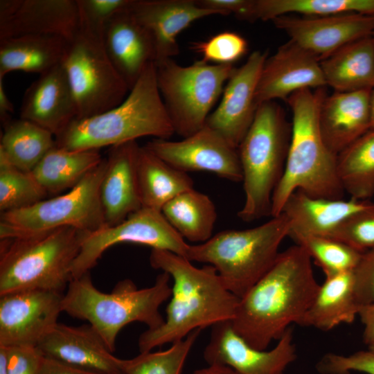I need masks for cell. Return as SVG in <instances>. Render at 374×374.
I'll use <instances>...</instances> for the list:
<instances>
[{"label":"cell","instance_id":"1","mask_svg":"<svg viewBox=\"0 0 374 374\" xmlns=\"http://www.w3.org/2000/svg\"><path fill=\"white\" fill-rule=\"evenodd\" d=\"M319 287L312 258L301 246H292L240 299L232 327L251 346L266 350L291 324H298Z\"/></svg>","mask_w":374,"mask_h":374},{"label":"cell","instance_id":"2","mask_svg":"<svg viewBox=\"0 0 374 374\" xmlns=\"http://www.w3.org/2000/svg\"><path fill=\"white\" fill-rule=\"evenodd\" d=\"M150 263L168 273L173 284L164 322L140 335V353L172 344L195 330L234 318L240 299L225 287L213 266L198 268L184 257L157 249H152Z\"/></svg>","mask_w":374,"mask_h":374},{"label":"cell","instance_id":"3","mask_svg":"<svg viewBox=\"0 0 374 374\" xmlns=\"http://www.w3.org/2000/svg\"><path fill=\"white\" fill-rule=\"evenodd\" d=\"M325 87L305 89L286 100L292 111L291 140L283 177L271 200V217L281 214L288 197L296 190L328 199H343L337 156L326 144L319 125V111Z\"/></svg>","mask_w":374,"mask_h":374},{"label":"cell","instance_id":"4","mask_svg":"<svg viewBox=\"0 0 374 374\" xmlns=\"http://www.w3.org/2000/svg\"><path fill=\"white\" fill-rule=\"evenodd\" d=\"M174 134L158 88L155 62H150L121 103L74 119L55 136V145L73 151L99 150L144 136L169 139Z\"/></svg>","mask_w":374,"mask_h":374},{"label":"cell","instance_id":"5","mask_svg":"<svg viewBox=\"0 0 374 374\" xmlns=\"http://www.w3.org/2000/svg\"><path fill=\"white\" fill-rule=\"evenodd\" d=\"M170 278L162 271L154 285L142 289L125 279L107 293L95 287L90 271L87 272L69 284L63 295L62 311L87 321L114 353L117 336L127 324L141 322L148 329H155L163 323L159 308L171 296Z\"/></svg>","mask_w":374,"mask_h":374},{"label":"cell","instance_id":"6","mask_svg":"<svg viewBox=\"0 0 374 374\" xmlns=\"http://www.w3.org/2000/svg\"><path fill=\"white\" fill-rule=\"evenodd\" d=\"M89 232L72 226L1 240L0 296L25 290L64 293Z\"/></svg>","mask_w":374,"mask_h":374},{"label":"cell","instance_id":"7","mask_svg":"<svg viewBox=\"0 0 374 374\" xmlns=\"http://www.w3.org/2000/svg\"><path fill=\"white\" fill-rule=\"evenodd\" d=\"M290 229L281 213L258 226L223 230L205 242L189 244L186 258L213 266L225 287L240 299L272 267Z\"/></svg>","mask_w":374,"mask_h":374},{"label":"cell","instance_id":"8","mask_svg":"<svg viewBox=\"0 0 374 374\" xmlns=\"http://www.w3.org/2000/svg\"><path fill=\"white\" fill-rule=\"evenodd\" d=\"M292 123L275 101L260 104L238 148L242 171L244 202L238 212L243 222L271 216L273 193L285 167Z\"/></svg>","mask_w":374,"mask_h":374},{"label":"cell","instance_id":"9","mask_svg":"<svg viewBox=\"0 0 374 374\" xmlns=\"http://www.w3.org/2000/svg\"><path fill=\"white\" fill-rule=\"evenodd\" d=\"M158 88L175 133L188 137L202 129L235 69L198 60L181 66L172 58L155 62Z\"/></svg>","mask_w":374,"mask_h":374},{"label":"cell","instance_id":"10","mask_svg":"<svg viewBox=\"0 0 374 374\" xmlns=\"http://www.w3.org/2000/svg\"><path fill=\"white\" fill-rule=\"evenodd\" d=\"M107 159L67 192L32 206L1 213L0 239L33 235L63 226L91 233L106 226L100 186Z\"/></svg>","mask_w":374,"mask_h":374},{"label":"cell","instance_id":"11","mask_svg":"<svg viewBox=\"0 0 374 374\" xmlns=\"http://www.w3.org/2000/svg\"><path fill=\"white\" fill-rule=\"evenodd\" d=\"M62 65L75 100L77 118L114 108L130 92L109 60L103 39L79 30L68 43Z\"/></svg>","mask_w":374,"mask_h":374},{"label":"cell","instance_id":"12","mask_svg":"<svg viewBox=\"0 0 374 374\" xmlns=\"http://www.w3.org/2000/svg\"><path fill=\"white\" fill-rule=\"evenodd\" d=\"M121 243L144 244L184 258L189 247L161 211L142 207L119 224L87 235L72 267L73 278L89 272L107 249Z\"/></svg>","mask_w":374,"mask_h":374},{"label":"cell","instance_id":"13","mask_svg":"<svg viewBox=\"0 0 374 374\" xmlns=\"http://www.w3.org/2000/svg\"><path fill=\"white\" fill-rule=\"evenodd\" d=\"M63 295L35 290L0 296V346L36 348L58 323Z\"/></svg>","mask_w":374,"mask_h":374},{"label":"cell","instance_id":"14","mask_svg":"<svg viewBox=\"0 0 374 374\" xmlns=\"http://www.w3.org/2000/svg\"><path fill=\"white\" fill-rule=\"evenodd\" d=\"M144 146L181 171L210 172L231 181H242L238 149L206 125L181 141L153 139Z\"/></svg>","mask_w":374,"mask_h":374},{"label":"cell","instance_id":"15","mask_svg":"<svg viewBox=\"0 0 374 374\" xmlns=\"http://www.w3.org/2000/svg\"><path fill=\"white\" fill-rule=\"evenodd\" d=\"M203 357L208 364H222L238 374H283L296 358L293 330L290 327L270 350L248 344L233 330L231 321L213 325Z\"/></svg>","mask_w":374,"mask_h":374},{"label":"cell","instance_id":"16","mask_svg":"<svg viewBox=\"0 0 374 374\" xmlns=\"http://www.w3.org/2000/svg\"><path fill=\"white\" fill-rule=\"evenodd\" d=\"M267 58V51H256L243 65L235 69L225 85L218 106L206 119L205 125L236 149L254 120L258 107L257 86Z\"/></svg>","mask_w":374,"mask_h":374},{"label":"cell","instance_id":"17","mask_svg":"<svg viewBox=\"0 0 374 374\" xmlns=\"http://www.w3.org/2000/svg\"><path fill=\"white\" fill-rule=\"evenodd\" d=\"M272 21L290 40L319 61L352 42L371 36L374 30V15L359 13L323 17L287 15Z\"/></svg>","mask_w":374,"mask_h":374},{"label":"cell","instance_id":"18","mask_svg":"<svg viewBox=\"0 0 374 374\" xmlns=\"http://www.w3.org/2000/svg\"><path fill=\"white\" fill-rule=\"evenodd\" d=\"M80 30L76 0H1L0 40L50 35L71 41Z\"/></svg>","mask_w":374,"mask_h":374},{"label":"cell","instance_id":"19","mask_svg":"<svg viewBox=\"0 0 374 374\" xmlns=\"http://www.w3.org/2000/svg\"><path fill=\"white\" fill-rule=\"evenodd\" d=\"M326 86L320 61L290 39L266 59L257 86L256 104L287 100L299 90Z\"/></svg>","mask_w":374,"mask_h":374},{"label":"cell","instance_id":"20","mask_svg":"<svg viewBox=\"0 0 374 374\" xmlns=\"http://www.w3.org/2000/svg\"><path fill=\"white\" fill-rule=\"evenodd\" d=\"M41 354L98 374H125L123 359L116 357L89 325L58 323L36 347Z\"/></svg>","mask_w":374,"mask_h":374},{"label":"cell","instance_id":"21","mask_svg":"<svg viewBox=\"0 0 374 374\" xmlns=\"http://www.w3.org/2000/svg\"><path fill=\"white\" fill-rule=\"evenodd\" d=\"M130 10L152 38L155 62L179 54L178 35L194 21L221 15L196 0H132Z\"/></svg>","mask_w":374,"mask_h":374},{"label":"cell","instance_id":"22","mask_svg":"<svg viewBox=\"0 0 374 374\" xmlns=\"http://www.w3.org/2000/svg\"><path fill=\"white\" fill-rule=\"evenodd\" d=\"M140 146L136 141L110 148L99 195L105 224L114 226L142 208L137 160Z\"/></svg>","mask_w":374,"mask_h":374},{"label":"cell","instance_id":"23","mask_svg":"<svg viewBox=\"0 0 374 374\" xmlns=\"http://www.w3.org/2000/svg\"><path fill=\"white\" fill-rule=\"evenodd\" d=\"M78 117L75 100L62 64L42 73L25 91L19 118L59 135Z\"/></svg>","mask_w":374,"mask_h":374},{"label":"cell","instance_id":"24","mask_svg":"<svg viewBox=\"0 0 374 374\" xmlns=\"http://www.w3.org/2000/svg\"><path fill=\"white\" fill-rule=\"evenodd\" d=\"M371 91H334L323 98L319 111V128L335 155L371 130Z\"/></svg>","mask_w":374,"mask_h":374},{"label":"cell","instance_id":"25","mask_svg":"<svg viewBox=\"0 0 374 374\" xmlns=\"http://www.w3.org/2000/svg\"><path fill=\"white\" fill-rule=\"evenodd\" d=\"M103 44L112 63L133 87L150 62H155L152 38L128 9L115 15L106 25Z\"/></svg>","mask_w":374,"mask_h":374},{"label":"cell","instance_id":"26","mask_svg":"<svg viewBox=\"0 0 374 374\" xmlns=\"http://www.w3.org/2000/svg\"><path fill=\"white\" fill-rule=\"evenodd\" d=\"M373 206L371 200L317 198L298 190L288 197L281 213L290 220V232L329 237L347 219Z\"/></svg>","mask_w":374,"mask_h":374},{"label":"cell","instance_id":"27","mask_svg":"<svg viewBox=\"0 0 374 374\" xmlns=\"http://www.w3.org/2000/svg\"><path fill=\"white\" fill-rule=\"evenodd\" d=\"M69 42L50 35H24L0 40V78L12 71L44 73L62 64Z\"/></svg>","mask_w":374,"mask_h":374},{"label":"cell","instance_id":"28","mask_svg":"<svg viewBox=\"0 0 374 374\" xmlns=\"http://www.w3.org/2000/svg\"><path fill=\"white\" fill-rule=\"evenodd\" d=\"M326 86L335 91L374 89V44L371 36L352 42L320 61Z\"/></svg>","mask_w":374,"mask_h":374},{"label":"cell","instance_id":"29","mask_svg":"<svg viewBox=\"0 0 374 374\" xmlns=\"http://www.w3.org/2000/svg\"><path fill=\"white\" fill-rule=\"evenodd\" d=\"M359 305L354 290L353 271L326 276L324 283L298 324L330 330L341 323H351Z\"/></svg>","mask_w":374,"mask_h":374},{"label":"cell","instance_id":"30","mask_svg":"<svg viewBox=\"0 0 374 374\" xmlns=\"http://www.w3.org/2000/svg\"><path fill=\"white\" fill-rule=\"evenodd\" d=\"M137 172L143 208L161 211L178 195L194 188L187 172L170 166L145 146H140Z\"/></svg>","mask_w":374,"mask_h":374},{"label":"cell","instance_id":"31","mask_svg":"<svg viewBox=\"0 0 374 374\" xmlns=\"http://www.w3.org/2000/svg\"><path fill=\"white\" fill-rule=\"evenodd\" d=\"M99 150H69L55 145L31 172L47 195L70 190L103 160Z\"/></svg>","mask_w":374,"mask_h":374},{"label":"cell","instance_id":"32","mask_svg":"<svg viewBox=\"0 0 374 374\" xmlns=\"http://www.w3.org/2000/svg\"><path fill=\"white\" fill-rule=\"evenodd\" d=\"M161 213L173 229L190 242L201 244L213 235L217 210L205 193L194 188L186 190L166 203Z\"/></svg>","mask_w":374,"mask_h":374},{"label":"cell","instance_id":"33","mask_svg":"<svg viewBox=\"0 0 374 374\" xmlns=\"http://www.w3.org/2000/svg\"><path fill=\"white\" fill-rule=\"evenodd\" d=\"M55 145V136L47 130L19 118L3 125L0 152L18 169L32 172Z\"/></svg>","mask_w":374,"mask_h":374},{"label":"cell","instance_id":"34","mask_svg":"<svg viewBox=\"0 0 374 374\" xmlns=\"http://www.w3.org/2000/svg\"><path fill=\"white\" fill-rule=\"evenodd\" d=\"M292 13L307 17L374 15V0H252L247 21H273Z\"/></svg>","mask_w":374,"mask_h":374},{"label":"cell","instance_id":"35","mask_svg":"<svg viewBox=\"0 0 374 374\" xmlns=\"http://www.w3.org/2000/svg\"><path fill=\"white\" fill-rule=\"evenodd\" d=\"M338 175L350 198L370 200L374 195V129L337 155Z\"/></svg>","mask_w":374,"mask_h":374},{"label":"cell","instance_id":"36","mask_svg":"<svg viewBox=\"0 0 374 374\" xmlns=\"http://www.w3.org/2000/svg\"><path fill=\"white\" fill-rule=\"evenodd\" d=\"M289 237L306 251L326 276L353 271L362 255L346 244L326 236L291 231Z\"/></svg>","mask_w":374,"mask_h":374},{"label":"cell","instance_id":"37","mask_svg":"<svg viewBox=\"0 0 374 374\" xmlns=\"http://www.w3.org/2000/svg\"><path fill=\"white\" fill-rule=\"evenodd\" d=\"M47 195L31 172L18 169L0 152L1 213L32 206Z\"/></svg>","mask_w":374,"mask_h":374},{"label":"cell","instance_id":"38","mask_svg":"<svg viewBox=\"0 0 374 374\" xmlns=\"http://www.w3.org/2000/svg\"><path fill=\"white\" fill-rule=\"evenodd\" d=\"M201 330H193L182 340L172 344L166 350L140 353L134 358L123 359L125 373L181 374Z\"/></svg>","mask_w":374,"mask_h":374},{"label":"cell","instance_id":"39","mask_svg":"<svg viewBox=\"0 0 374 374\" xmlns=\"http://www.w3.org/2000/svg\"><path fill=\"white\" fill-rule=\"evenodd\" d=\"M193 51L202 56L201 60L213 64H233L248 50L247 40L232 31L219 33L205 41L193 42Z\"/></svg>","mask_w":374,"mask_h":374},{"label":"cell","instance_id":"40","mask_svg":"<svg viewBox=\"0 0 374 374\" xmlns=\"http://www.w3.org/2000/svg\"><path fill=\"white\" fill-rule=\"evenodd\" d=\"M80 30L103 39L107 23L129 8L132 0H76Z\"/></svg>","mask_w":374,"mask_h":374},{"label":"cell","instance_id":"41","mask_svg":"<svg viewBox=\"0 0 374 374\" xmlns=\"http://www.w3.org/2000/svg\"><path fill=\"white\" fill-rule=\"evenodd\" d=\"M363 253L374 248V206L339 224L328 237Z\"/></svg>","mask_w":374,"mask_h":374},{"label":"cell","instance_id":"42","mask_svg":"<svg viewBox=\"0 0 374 374\" xmlns=\"http://www.w3.org/2000/svg\"><path fill=\"white\" fill-rule=\"evenodd\" d=\"M317 368L322 374H350L351 371L374 374V353L368 350L348 356L328 353L317 363Z\"/></svg>","mask_w":374,"mask_h":374},{"label":"cell","instance_id":"43","mask_svg":"<svg viewBox=\"0 0 374 374\" xmlns=\"http://www.w3.org/2000/svg\"><path fill=\"white\" fill-rule=\"evenodd\" d=\"M354 290L359 305L374 303V248L362 253L353 270Z\"/></svg>","mask_w":374,"mask_h":374},{"label":"cell","instance_id":"44","mask_svg":"<svg viewBox=\"0 0 374 374\" xmlns=\"http://www.w3.org/2000/svg\"><path fill=\"white\" fill-rule=\"evenodd\" d=\"M8 374H38L44 356L35 347H8Z\"/></svg>","mask_w":374,"mask_h":374},{"label":"cell","instance_id":"45","mask_svg":"<svg viewBox=\"0 0 374 374\" xmlns=\"http://www.w3.org/2000/svg\"><path fill=\"white\" fill-rule=\"evenodd\" d=\"M38 374H98L61 362L43 357Z\"/></svg>","mask_w":374,"mask_h":374},{"label":"cell","instance_id":"46","mask_svg":"<svg viewBox=\"0 0 374 374\" xmlns=\"http://www.w3.org/2000/svg\"><path fill=\"white\" fill-rule=\"evenodd\" d=\"M358 316L364 326L363 339L368 346L374 341V303L360 305Z\"/></svg>","mask_w":374,"mask_h":374},{"label":"cell","instance_id":"47","mask_svg":"<svg viewBox=\"0 0 374 374\" xmlns=\"http://www.w3.org/2000/svg\"><path fill=\"white\" fill-rule=\"evenodd\" d=\"M13 112L14 107L6 92L3 79L0 78V119L3 125L12 120L10 115Z\"/></svg>","mask_w":374,"mask_h":374},{"label":"cell","instance_id":"48","mask_svg":"<svg viewBox=\"0 0 374 374\" xmlns=\"http://www.w3.org/2000/svg\"><path fill=\"white\" fill-rule=\"evenodd\" d=\"M193 374H238L231 368L222 364H208L206 367L195 370Z\"/></svg>","mask_w":374,"mask_h":374},{"label":"cell","instance_id":"49","mask_svg":"<svg viewBox=\"0 0 374 374\" xmlns=\"http://www.w3.org/2000/svg\"><path fill=\"white\" fill-rule=\"evenodd\" d=\"M9 351L8 348L0 346V374H8Z\"/></svg>","mask_w":374,"mask_h":374},{"label":"cell","instance_id":"50","mask_svg":"<svg viewBox=\"0 0 374 374\" xmlns=\"http://www.w3.org/2000/svg\"><path fill=\"white\" fill-rule=\"evenodd\" d=\"M371 129H374V89L370 94Z\"/></svg>","mask_w":374,"mask_h":374},{"label":"cell","instance_id":"51","mask_svg":"<svg viewBox=\"0 0 374 374\" xmlns=\"http://www.w3.org/2000/svg\"><path fill=\"white\" fill-rule=\"evenodd\" d=\"M368 350L374 353V341L368 345Z\"/></svg>","mask_w":374,"mask_h":374},{"label":"cell","instance_id":"52","mask_svg":"<svg viewBox=\"0 0 374 374\" xmlns=\"http://www.w3.org/2000/svg\"><path fill=\"white\" fill-rule=\"evenodd\" d=\"M371 37H372L373 44H374V30H373V35H371Z\"/></svg>","mask_w":374,"mask_h":374}]
</instances>
